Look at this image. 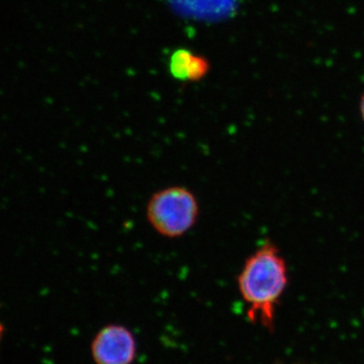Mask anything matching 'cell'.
<instances>
[{"instance_id":"cell-4","label":"cell","mask_w":364,"mask_h":364,"mask_svg":"<svg viewBox=\"0 0 364 364\" xmlns=\"http://www.w3.org/2000/svg\"><path fill=\"white\" fill-rule=\"evenodd\" d=\"M193 56V53L186 49L174 52L169 62L170 74L177 80L188 81V67Z\"/></svg>"},{"instance_id":"cell-6","label":"cell","mask_w":364,"mask_h":364,"mask_svg":"<svg viewBox=\"0 0 364 364\" xmlns=\"http://www.w3.org/2000/svg\"><path fill=\"white\" fill-rule=\"evenodd\" d=\"M1 333H2V328H1V326H0V336H1Z\"/></svg>"},{"instance_id":"cell-5","label":"cell","mask_w":364,"mask_h":364,"mask_svg":"<svg viewBox=\"0 0 364 364\" xmlns=\"http://www.w3.org/2000/svg\"><path fill=\"white\" fill-rule=\"evenodd\" d=\"M359 114H360L361 121L364 124V92L359 100Z\"/></svg>"},{"instance_id":"cell-3","label":"cell","mask_w":364,"mask_h":364,"mask_svg":"<svg viewBox=\"0 0 364 364\" xmlns=\"http://www.w3.org/2000/svg\"><path fill=\"white\" fill-rule=\"evenodd\" d=\"M135 354V339L121 326L105 328L92 343V355L97 364H131Z\"/></svg>"},{"instance_id":"cell-2","label":"cell","mask_w":364,"mask_h":364,"mask_svg":"<svg viewBox=\"0 0 364 364\" xmlns=\"http://www.w3.org/2000/svg\"><path fill=\"white\" fill-rule=\"evenodd\" d=\"M200 202L191 189L171 186L155 191L146 205L151 228L166 239H179L193 229L200 218Z\"/></svg>"},{"instance_id":"cell-1","label":"cell","mask_w":364,"mask_h":364,"mask_svg":"<svg viewBox=\"0 0 364 364\" xmlns=\"http://www.w3.org/2000/svg\"><path fill=\"white\" fill-rule=\"evenodd\" d=\"M289 282V267L282 250L272 241L263 242L244 261L237 277L250 322L273 329L277 309Z\"/></svg>"}]
</instances>
